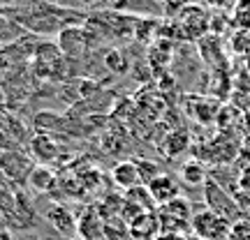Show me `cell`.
I'll list each match as a JSON object with an SVG mask.
<instances>
[{"instance_id": "obj_1", "label": "cell", "mask_w": 250, "mask_h": 240, "mask_svg": "<svg viewBox=\"0 0 250 240\" xmlns=\"http://www.w3.org/2000/svg\"><path fill=\"white\" fill-rule=\"evenodd\" d=\"M12 18L19 21L28 33H37V35H54L56 33L58 35L67 26H77V23H70V18L79 21L81 14L61 7V5H51L46 0H28L26 7L17 9Z\"/></svg>"}, {"instance_id": "obj_2", "label": "cell", "mask_w": 250, "mask_h": 240, "mask_svg": "<svg viewBox=\"0 0 250 240\" xmlns=\"http://www.w3.org/2000/svg\"><path fill=\"white\" fill-rule=\"evenodd\" d=\"M158 222H160V233H176V236H186L190 231V220H192V205L188 199L179 196L169 203L160 205L158 210Z\"/></svg>"}, {"instance_id": "obj_3", "label": "cell", "mask_w": 250, "mask_h": 240, "mask_svg": "<svg viewBox=\"0 0 250 240\" xmlns=\"http://www.w3.org/2000/svg\"><path fill=\"white\" fill-rule=\"evenodd\" d=\"M176 26H179L181 39L199 42L211 33V14L204 5H190L176 12Z\"/></svg>"}, {"instance_id": "obj_4", "label": "cell", "mask_w": 250, "mask_h": 240, "mask_svg": "<svg viewBox=\"0 0 250 240\" xmlns=\"http://www.w3.org/2000/svg\"><path fill=\"white\" fill-rule=\"evenodd\" d=\"M190 231L199 240H227L232 229H229V220H225V217L206 208V210H199V213L192 215Z\"/></svg>"}, {"instance_id": "obj_5", "label": "cell", "mask_w": 250, "mask_h": 240, "mask_svg": "<svg viewBox=\"0 0 250 240\" xmlns=\"http://www.w3.org/2000/svg\"><path fill=\"white\" fill-rule=\"evenodd\" d=\"M33 169H35V160L28 152L19 150V148L0 150V173L12 185H26V180Z\"/></svg>"}, {"instance_id": "obj_6", "label": "cell", "mask_w": 250, "mask_h": 240, "mask_svg": "<svg viewBox=\"0 0 250 240\" xmlns=\"http://www.w3.org/2000/svg\"><path fill=\"white\" fill-rule=\"evenodd\" d=\"M56 46L61 49V54L65 55V60H79L90 46V35L86 26H67L65 30L58 33V42Z\"/></svg>"}, {"instance_id": "obj_7", "label": "cell", "mask_w": 250, "mask_h": 240, "mask_svg": "<svg viewBox=\"0 0 250 240\" xmlns=\"http://www.w3.org/2000/svg\"><path fill=\"white\" fill-rule=\"evenodd\" d=\"M35 74L37 76H44V79H54L62 72L65 67V55L61 54V49L51 42H42V44L35 46Z\"/></svg>"}, {"instance_id": "obj_8", "label": "cell", "mask_w": 250, "mask_h": 240, "mask_svg": "<svg viewBox=\"0 0 250 240\" xmlns=\"http://www.w3.org/2000/svg\"><path fill=\"white\" fill-rule=\"evenodd\" d=\"M77 236L81 240H104V220L95 205L86 208L77 217Z\"/></svg>"}, {"instance_id": "obj_9", "label": "cell", "mask_w": 250, "mask_h": 240, "mask_svg": "<svg viewBox=\"0 0 250 240\" xmlns=\"http://www.w3.org/2000/svg\"><path fill=\"white\" fill-rule=\"evenodd\" d=\"M146 189L151 192L153 201H155L158 208L181 196V183L174 178V176H169V173H162V176H158L155 180H151V183L146 185Z\"/></svg>"}, {"instance_id": "obj_10", "label": "cell", "mask_w": 250, "mask_h": 240, "mask_svg": "<svg viewBox=\"0 0 250 240\" xmlns=\"http://www.w3.org/2000/svg\"><path fill=\"white\" fill-rule=\"evenodd\" d=\"M206 203H208V210H213L215 215H220L225 220H229L232 215L239 213V208L232 205L234 201L225 194L223 189L218 187V183H213V180H206Z\"/></svg>"}, {"instance_id": "obj_11", "label": "cell", "mask_w": 250, "mask_h": 240, "mask_svg": "<svg viewBox=\"0 0 250 240\" xmlns=\"http://www.w3.org/2000/svg\"><path fill=\"white\" fill-rule=\"evenodd\" d=\"M127 231L132 240H155L160 236V222L155 213H142L137 220L127 224Z\"/></svg>"}, {"instance_id": "obj_12", "label": "cell", "mask_w": 250, "mask_h": 240, "mask_svg": "<svg viewBox=\"0 0 250 240\" xmlns=\"http://www.w3.org/2000/svg\"><path fill=\"white\" fill-rule=\"evenodd\" d=\"M46 220L51 222L56 231L61 236H67V238H74L77 236V217L72 215V210L67 205H54L49 213H46Z\"/></svg>"}, {"instance_id": "obj_13", "label": "cell", "mask_w": 250, "mask_h": 240, "mask_svg": "<svg viewBox=\"0 0 250 240\" xmlns=\"http://www.w3.org/2000/svg\"><path fill=\"white\" fill-rule=\"evenodd\" d=\"M30 152H33V157H35L40 164H51V162L58 157V143L54 141V136H49V134H37L33 136V141H30Z\"/></svg>"}, {"instance_id": "obj_14", "label": "cell", "mask_w": 250, "mask_h": 240, "mask_svg": "<svg viewBox=\"0 0 250 240\" xmlns=\"http://www.w3.org/2000/svg\"><path fill=\"white\" fill-rule=\"evenodd\" d=\"M58 183L56 178L54 169H49L44 164H35V169L30 171V176H28L26 185L33 189V192H40V194H46V192H51Z\"/></svg>"}, {"instance_id": "obj_15", "label": "cell", "mask_w": 250, "mask_h": 240, "mask_svg": "<svg viewBox=\"0 0 250 240\" xmlns=\"http://www.w3.org/2000/svg\"><path fill=\"white\" fill-rule=\"evenodd\" d=\"M28 30L19 21L12 18V14L7 12H0V49H5V46H12L17 44L19 39H23Z\"/></svg>"}, {"instance_id": "obj_16", "label": "cell", "mask_w": 250, "mask_h": 240, "mask_svg": "<svg viewBox=\"0 0 250 240\" xmlns=\"http://www.w3.org/2000/svg\"><path fill=\"white\" fill-rule=\"evenodd\" d=\"M111 178H114V183H116L121 189H132V187L142 185V180H139V171H137V164L134 162H118L116 166H114V171H111Z\"/></svg>"}, {"instance_id": "obj_17", "label": "cell", "mask_w": 250, "mask_h": 240, "mask_svg": "<svg viewBox=\"0 0 250 240\" xmlns=\"http://www.w3.org/2000/svg\"><path fill=\"white\" fill-rule=\"evenodd\" d=\"M181 180L190 187H199L206 185V166L202 160H190L181 166Z\"/></svg>"}, {"instance_id": "obj_18", "label": "cell", "mask_w": 250, "mask_h": 240, "mask_svg": "<svg viewBox=\"0 0 250 240\" xmlns=\"http://www.w3.org/2000/svg\"><path fill=\"white\" fill-rule=\"evenodd\" d=\"M199 54H202V58H204L208 65H225L220 39L215 35H211V33H208L204 39H199Z\"/></svg>"}, {"instance_id": "obj_19", "label": "cell", "mask_w": 250, "mask_h": 240, "mask_svg": "<svg viewBox=\"0 0 250 240\" xmlns=\"http://www.w3.org/2000/svg\"><path fill=\"white\" fill-rule=\"evenodd\" d=\"M188 148H190V136L183 129H174L165 139V143H162V150H165V155H169V157H179L181 152H186Z\"/></svg>"}, {"instance_id": "obj_20", "label": "cell", "mask_w": 250, "mask_h": 240, "mask_svg": "<svg viewBox=\"0 0 250 240\" xmlns=\"http://www.w3.org/2000/svg\"><path fill=\"white\" fill-rule=\"evenodd\" d=\"M125 201L137 203L139 208H144L146 213H155V210H158V205L153 201L151 192L146 189V185H137V187H132V189H127V192H125Z\"/></svg>"}, {"instance_id": "obj_21", "label": "cell", "mask_w": 250, "mask_h": 240, "mask_svg": "<svg viewBox=\"0 0 250 240\" xmlns=\"http://www.w3.org/2000/svg\"><path fill=\"white\" fill-rule=\"evenodd\" d=\"M130 231H127V224L121 217H111L104 222V240H127Z\"/></svg>"}, {"instance_id": "obj_22", "label": "cell", "mask_w": 250, "mask_h": 240, "mask_svg": "<svg viewBox=\"0 0 250 240\" xmlns=\"http://www.w3.org/2000/svg\"><path fill=\"white\" fill-rule=\"evenodd\" d=\"M137 171H139V180H142V185H148L151 180H155L158 176H162L160 171V164H155L151 160H137Z\"/></svg>"}, {"instance_id": "obj_23", "label": "cell", "mask_w": 250, "mask_h": 240, "mask_svg": "<svg viewBox=\"0 0 250 240\" xmlns=\"http://www.w3.org/2000/svg\"><path fill=\"white\" fill-rule=\"evenodd\" d=\"M234 26L239 30H250V0H236V5H234Z\"/></svg>"}, {"instance_id": "obj_24", "label": "cell", "mask_w": 250, "mask_h": 240, "mask_svg": "<svg viewBox=\"0 0 250 240\" xmlns=\"http://www.w3.org/2000/svg\"><path fill=\"white\" fill-rule=\"evenodd\" d=\"M104 65H107L109 70L114 72V74H125L127 72V60H125V55L121 51H109L107 58H104Z\"/></svg>"}, {"instance_id": "obj_25", "label": "cell", "mask_w": 250, "mask_h": 240, "mask_svg": "<svg viewBox=\"0 0 250 240\" xmlns=\"http://www.w3.org/2000/svg\"><path fill=\"white\" fill-rule=\"evenodd\" d=\"M204 5L206 7H211V9H229L236 5V0H204Z\"/></svg>"}, {"instance_id": "obj_26", "label": "cell", "mask_w": 250, "mask_h": 240, "mask_svg": "<svg viewBox=\"0 0 250 240\" xmlns=\"http://www.w3.org/2000/svg\"><path fill=\"white\" fill-rule=\"evenodd\" d=\"M241 127H243V132L250 136V111H246L241 116Z\"/></svg>"}, {"instance_id": "obj_27", "label": "cell", "mask_w": 250, "mask_h": 240, "mask_svg": "<svg viewBox=\"0 0 250 240\" xmlns=\"http://www.w3.org/2000/svg\"><path fill=\"white\" fill-rule=\"evenodd\" d=\"M155 240H188L186 236H176V233H160Z\"/></svg>"}, {"instance_id": "obj_28", "label": "cell", "mask_w": 250, "mask_h": 240, "mask_svg": "<svg viewBox=\"0 0 250 240\" xmlns=\"http://www.w3.org/2000/svg\"><path fill=\"white\" fill-rule=\"evenodd\" d=\"M0 240H17V238H14V233L9 229H0Z\"/></svg>"}, {"instance_id": "obj_29", "label": "cell", "mask_w": 250, "mask_h": 240, "mask_svg": "<svg viewBox=\"0 0 250 240\" xmlns=\"http://www.w3.org/2000/svg\"><path fill=\"white\" fill-rule=\"evenodd\" d=\"M181 7H190V5H204V0H179Z\"/></svg>"}, {"instance_id": "obj_30", "label": "cell", "mask_w": 250, "mask_h": 240, "mask_svg": "<svg viewBox=\"0 0 250 240\" xmlns=\"http://www.w3.org/2000/svg\"><path fill=\"white\" fill-rule=\"evenodd\" d=\"M77 2H79V5H88V7H98L104 0H77Z\"/></svg>"}, {"instance_id": "obj_31", "label": "cell", "mask_w": 250, "mask_h": 240, "mask_svg": "<svg viewBox=\"0 0 250 240\" xmlns=\"http://www.w3.org/2000/svg\"><path fill=\"white\" fill-rule=\"evenodd\" d=\"M9 5H14V0H0V7H9Z\"/></svg>"}, {"instance_id": "obj_32", "label": "cell", "mask_w": 250, "mask_h": 240, "mask_svg": "<svg viewBox=\"0 0 250 240\" xmlns=\"http://www.w3.org/2000/svg\"><path fill=\"white\" fill-rule=\"evenodd\" d=\"M0 229H7V226H5V217H2V215H0Z\"/></svg>"}, {"instance_id": "obj_33", "label": "cell", "mask_w": 250, "mask_h": 240, "mask_svg": "<svg viewBox=\"0 0 250 240\" xmlns=\"http://www.w3.org/2000/svg\"><path fill=\"white\" fill-rule=\"evenodd\" d=\"M155 2H169V0H155Z\"/></svg>"}, {"instance_id": "obj_34", "label": "cell", "mask_w": 250, "mask_h": 240, "mask_svg": "<svg viewBox=\"0 0 250 240\" xmlns=\"http://www.w3.org/2000/svg\"><path fill=\"white\" fill-rule=\"evenodd\" d=\"M70 240H81V238H79V236H74V238H70Z\"/></svg>"}]
</instances>
